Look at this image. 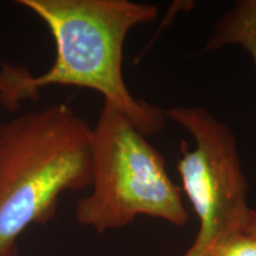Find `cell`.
<instances>
[{"label": "cell", "mask_w": 256, "mask_h": 256, "mask_svg": "<svg viewBox=\"0 0 256 256\" xmlns=\"http://www.w3.org/2000/svg\"><path fill=\"white\" fill-rule=\"evenodd\" d=\"M46 24L56 56L46 72L34 75L26 66L0 63V104L20 110L50 86L96 92L144 136L160 132L165 110L138 98L124 78V46L128 32L158 16V8L130 0H19Z\"/></svg>", "instance_id": "obj_1"}, {"label": "cell", "mask_w": 256, "mask_h": 256, "mask_svg": "<svg viewBox=\"0 0 256 256\" xmlns=\"http://www.w3.org/2000/svg\"><path fill=\"white\" fill-rule=\"evenodd\" d=\"M92 127L68 104L24 112L0 124V256L55 216L66 191L90 186Z\"/></svg>", "instance_id": "obj_2"}, {"label": "cell", "mask_w": 256, "mask_h": 256, "mask_svg": "<svg viewBox=\"0 0 256 256\" xmlns=\"http://www.w3.org/2000/svg\"><path fill=\"white\" fill-rule=\"evenodd\" d=\"M92 191L76 204L82 226L98 232L126 226L139 216L184 226L190 215L165 158L119 110L104 102L92 127Z\"/></svg>", "instance_id": "obj_3"}, {"label": "cell", "mask_w": 256, "mask_h": 256, "mask_svg": "<svg viewBox=\"0 0 256 256\" xmlns=\"http://www.w3.org/2000/svg\"><path fill=\"white\" fill-rule=\"evenodd\" d=\"M165 114L194 139L192 148L182 144L177 168L200 228L180 256H206L222 240L244 232L252 210L238 140L232 128L203 107H174Z\"/></svg>", "instance_id": "obj_4"}, {"label": "cell", "mask_w": 256, "mask_h": 256, "mask_svg": "<svg viewBox=\"0 0 256 256\" xmlns=\"http://www.w3.org/2000/svg\"><path fill=\"white\" fill-rule=\"evenodd\" d=\"M238 46L250 56L256 69V0H238L215 25L206 51Z\"/></svg>", "instance_id": "obj_5"}, {"label": "cell", "mask_w": 256, "mask_h": 256, "mask_svg": "<svg viewBox=\"0 0 256 256\" xmlns=\"http://www.w3.org/2000/svg\"><path fill=\"white\" fill-rule=\"evenodd\" d=\"M206 256H256V238L238 232L217 243Z\"/></svg>", "instance_id": "obj_6"}, {"label": "cell", "mask_w": 256, "mask_h": 256, "mask_svg": "<svg viewBox=\"0 0 256 256\" xmlns=\"http://www.w3.org/2000/svg\"><path fill=\"white\" fill-rule=\"evenodd\" d=\"M244 232L256 238V210H250V214H249L247 223H246L244 226Z\"/></svg>", "instance_id": "obj_7"}]
</instances>
